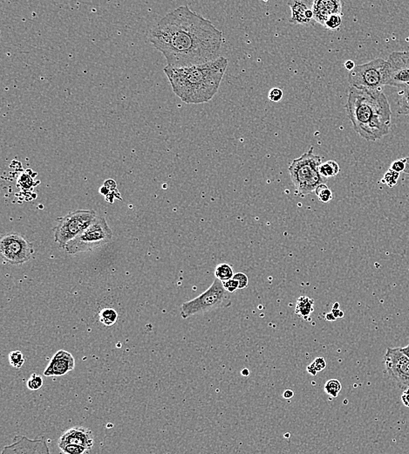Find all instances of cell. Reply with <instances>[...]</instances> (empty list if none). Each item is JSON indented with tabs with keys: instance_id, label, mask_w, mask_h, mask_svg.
<instances>
[{
	"instance_id": "f35d334b",
	"label": "cell",
	"mask_w": 409,
	"mask_h": 454,
	"mask_svg": "<svg viewBox=\"0 0 409 454\" xmlns=\"http://www.w3.org/2000/svg\"><path fill=\"white\" fill-rule=\"evenodd\" d=\"M325 319H326V321H328V322H333V321H335L336 320V318L334 317V315L332 314V313H331V314H326Z\"/></svg>"
},
{
	"instance_id": "3957f363",
	"label": "cell",
	"mask_w": 409,
	"mask_h": 454,
	"mask_svg": "<svg viewBox=\"0 0 409 454\" xmlns=\"http://www.w3.org/2000/svg\"><path fill=\"white\" fill-rule=\"evenodd\" d=\"M345 109L354 130L364 139L376 141L389 133L392 111L382 90L350 87Z\"/></svg>"
},
{
	"instance_id": "484cf974",
	"label": "cell",
	"mask_w": 409,
	"mask_h": 454,
	"mask_svg": "<svg viewBox=\"0 0 409 454\" xmlns=\"http://www.w3.org/2000/svg\"><path fill=\"white\" fill-rule=\"evenodd\" d=\"M43 383H44V380L40 375L32 374L31 377L29 378V380L27 381V388L32 392H36L42 387Z\"/></svg>"
},
{
	"instance_id": "9c48e42d",
	"label": "cell",
	"mask_w": 409,
	"mask_h": 454,
	"mask_svg": "<svg viewBox=\"0 0 409 454\" xmlns=\"http://www.w3.org/2000/svg\"><path fill=\"white\" fill-rule=\"evenodd\" d=\"M0 253L3 260L10 265L23 264L34 254L33 245L18 233L4 235L0 241Z\"/></svg>"
},
{
	"instance_id": "e575fe53",
	"label": "cell",
	"mask_w": 409,
	"mask_h": 454,
	"mask_svg": "<svg viewBox=\"0 0 409 454\" xmlns=\"http://www.w3.org/2000/svg\"><path fill=\"white\" fill-rule=\"evenodd\" d=\"M355 66L354 62H353L352 61H350V60H349V61H347L346 63H345V67H346V69L348 70L349 72H351V70L354 69Z\"/></svg>"
},
{
	"instance_id": "e0dca14e",
	"label": "cell",
	"mask_w": 409,
	"mask_h": 454,
	"mask_svg": "<svg viewBox=\"0 0 409 454\" xmlns=\"http://www.w3.org/2000/svg\"><path fill=\"white\" fill-rule=\"evenodd\" d=\"M314 310V301L307 296H301L297 299L295 313L304 320H308Z\"/></svg>"
},
{
	"instance_id": "d4e9b609",
	"label": "cell",
	"mask_w": 409,
	"mask_h": 454,
	"mask_svg": "<svg viewBox=\"0 0 409 454\" xmlns=\"http://www.w3.org/2000/svg\"><path fill=\"white\" fill-rule=\"evenodd\" d=\"M9 363L14 369H19L25 363V357L20 350H14L9 354Z\"/></svg>"
},
{
	"instance_id": "7c38bea8",
	"label": "cell",
	"mask_w": 409,
	"mask_h": 454,
	"mask_svg": "<svg viewBox=\"0 0 409 454\" xmlns=\"http://www.w3.org/2000/svg\"><path fill=\"white\" fill-rule=\"evenodd\" d=\"M1 454H51L47 441L41 439H31L26 436H16L13 442L4 447Z\"/></svg>"
},
{
	"instance_id": "ffe728a7",
	"label": "cell",
	"mask_w": 409,
	"mask_h": 454,
	"mask_svg": "<svg viewBox=\"0 0 409 454\" xmlns=\"http://www.w3.org/2000/svg\"><path fill=\"white\" fill-rule=\"evenodd\" d=\"M99 319L105 326H112L118 320V314L112 307H106L100 312Z\"/></svg>"
},
{
	"instance_id": "9a60e30c",
	"label": "cell",
	"mask_w": 409,
	"mask_h": 454,
	"mask_svg": "<svg viewBox=\"0 0 409 454\" xmlns=\"http://www.w3.org/2000/svg\"><path fill=\"white\" fill-rule=\"evenodd\" d=\"M344 3L340 0H315L313 11L314 21L324 27L326 20L332 15L342 16Z\"/></svg>"
},
{
	"instance_id": "f1b7e54d",
	"label": "cell",
	"mask_w": 409,
	"mask_h": 454,
	"mask_svg": "<svg viewBox=\"0 0 409 454\" xmlns=\"http://www.w3.org/2000/svg\"><path fill=\"white\" fill-rule=\"evenodd\" d=\"M342 24V18L340 15L330 16L324 24V28L329 30H338Z\"/></svg>"
},
{
	"instance_id": "60d3db41",
	"label": "cell",
	"mask_w": 409,
	"mask_h": 454,
	"mask_svg": "<svg viewBox=\"0 0 409 454\" xmlns=\"http://www.w3.org/2000/svg\"><path fill=\"white\" fill-rule=\"evenodd\" d=\"M241 374L243 375V377H248V376L250 375V371H249V369H243Z\"/></svg>"
},
{
	"instance_id": "ba28073f",
	"label": "cell",
	"mask_w": 409,
	"mask_h": 454,
	"mask_svg": "<svg viewBox=\"0 0 409 454\" xmlns=\"http://www.w3.org/2000/svg\"><path fill=\"white\" fill-rule=\"evenodd\" d=\"M386 61L378 58L362 65H358L348 74L351 87L361 90H382Z\"/></svg>"
},
{
	"instance_id": "b9f144b4",
	"label": "cell",
	"mask_w": 409,
	"mask_h": 454,
	"mask_svg": "<svg viewBox=\"0 0 409 454\" xmlns=\"http://www.w3.org/2000/svg\"><path fill=\"white\" fill-rule=\"evenodd\" d=\"M339 306H340V304H339V303H335V304H334V306H333V307H332V309H339Z\"/></svg>"
},
{
	"instance_id": "f546056e",
	"label": "cell",
	"mask_w": 409,
	"mask_h": 454,
	"mask_svg": "<svg viewBox=\"0 0 409 454\" xmlns=\"http://www.w3.org/2000/svg\"><path fill=\"white\" fill-rule=\"evenodd\" d=\"M223 285H224V288L226 289V291L229 292L230 294H233L237 289H239V284L237 282V280L234 279V278L229 279L227 281H224Z\"/></svg>"
},
{
	"instance_id": "8fae6325",
	"label": "cell",
	"mask_w": 409,
	"mask_h": 454,
	"mask_svg": "<svg viewBox=\"0 0 409 454\" xmlns=\"http://www.w3.org/2000/svg\"><path fill=\"white\" fill-rule=\"evenodd\" d=\"M386 372L404 392L409 389V358L401 350V348H387L384 357Z\"/></svg>"
},
{
	"instance_id": "5b68a950",
	"label": "cell",
	"mask_w": 409,
	"mask_h": 454,
	"mask_svg": "<svg viewBox=\"0 0 409 454\" xmlns=\"http://www.w3.org/2000/svg\"><path fill=\"white\" fill-rule=\"evenodd\" d=\"M231 304L230 293L226 291L223 282L216 279L211 286L197 298L182 303L181 315L182 318L187 319L196 314L229 307Z\"/></svg>"
},
{
	"instance_id": "1f68e13d",
	"label": "cell",
	"mask_w": 409,
	"mask_h": 454,
	"mask_svg": "<svg viewBox=\"0 0 409 454\" xmlns=\"http://www.w3.org/2000/svg\"><path fill=\"white\" fill-rule=\"evenodd\" d=\"M234 279L237 280V282L239 284V289H243V288H246L248 287V284H249V279H248V276L246 274H244L243 272H237L235 273L233 276Z\"/></svg>"
},
{
	"instance_id": "8d00e7d4",
	"label": "cell",
	"mask_w": 409,
	"mask_h": 454,
	"mask_svg": "<svg viewBox=\"0 0 409 454\" xmlns=\"http://www.w3.org/2000/svg\"><path fill=\"white\" fill-rule=\"evenodd\" d=\"M332 313L336 319L342 318L344 316V313L340 310V308L339 309H332Z\"/></svg>"
},
{
	"instance_id": "4fadbf2b",
	"label": "cell",
	"mask_w": 409,
	"mask_h": 454,
	"mask_svg": "<svg viewBox=\"0 0 409 454\" xmlns=\"http://www.w3.org/2000/svg\"><path fill=\"white\" fill-rule=\"evenodd\" d=\"M75 366V360L72 354L64 349L54 354L47 369L44 371L45 377H63L72 371Z\"/></svg>"
},
{
	"instance_id": "83f0119b",
	"label": "cell",
	"mask_w": 409,
	"mask_h": 454,
	"mask_svg": "<svg viewBox=\"0 0 409 454\" xmlns=\"http://www.w3.org/2000/svg\"><path fill=\"white\" fill-rule=\"evenodd\" d=\"M58 447L64 454H84L88 452L85 447L77 445H65Z\"/></svg>"
},
{
	"instance_id": "d6a6232c",
	"label": "cell",
	"mask_w": 409,
	"mask_h": 454,
	"mask_svg": "<svg viewBox=\"0 0 409 454\" xmlns=\"http://www.w3.org/2000/svg\"><path fill=\"white\" fill-rule=\"evenodd\" d=\"M390 170L395 171V172H398V173H401L402 171L404 172V170H405L404 159L396 160V161L393 162L392 164H391Z\"/></svg>"
},
{
	"instance_id": "74e56055",
	"label": "cell",
	"mask_w": 409,
	"mask_h": 454,
	"mask_svg": "<svg viewBox=\"0 0 409 454\" xmlns=\"http://www.w3.org/2000/svg\"><path fill=\"white\" fill-rule=\"evenodd\" d=\"M403 159H404V163H405V170H404V172H405V173H409V157L403 158Z\"/></svg>"
},
{
	"instance_id": "52a82bcc",
	"label": "cell",
	"mask_w": 409,
	"mask_h": 454,
	"mask_svg": "<svg viewBox=\"0 0 409 454\" xmlns=\"http://www.w3.org/2000/svg\"><path fill=\"white\" fill-rule=\"evenodd\" d=\"M95 217L96 212L93 210L70 212L58 219V225L54 228V241L64 248L67 243L85 231Z\"/></svg>"
},
{
	"instance_id": "4dcf8cb0",
	"label": "cell",
	"mask_w": 409,
	"mask_h": 454,
	"mask_svg": "<svg viewBox=\"0 0 409 454\" xmlns=\"http://www.w3.org/2000/svg\"><path fill=\"white\" fill-rule=\"evenodd\" d=\"M268 97H269V100L270 101H273V102H278L282 100L283 98V90L278 89V88H274V89H271L269 92V94H268Z\"/></svg>"
},
{
	"instance_id": "277c9868",
	"label": "cell",
	"mask_w": 409,
	"mask_h": 454,
	"mask_svg": "<svg viewBox=\"0 0 409 454\" xmlns=\"http://www.w3.org/2000/svg\"><path fill=\"white\" fill-rule=\"evenodd\" d=\"M321 163V156L313 153V147L291 163L288 171L298 195L305 196L312 193L317 187L325 183L327 179H324L320 173Z\"/></svg>"
},
{
	"instance_id": "8992f818",
	"label": "cell",
	"mask_w": 409,
	"mask_h": 454,
	"mask_svg": "<svg viewBox=\"0 0 409 454\" xmlns=\"http://www.w3.org/2000/svg\"><path fill=\"white\" fill-rule=\"evenodd\" d=\"M112 238V230L108 226L106 218L96 216L93 223L77 237L67 243L64 249L69 254L88 252L109 243Z\"/></svg>"
},
{
	"instance_id": "5bb4252c",
	"label": "cell",
	"mask_w": 409,
	"mask_h": 454,
	"mask_svg": "<svg viewBox=\"0 0 409 454\" xmlns=\"http://www.w3.org/2000/svg\"><path fill=\"white\" fill-rule=\"evenodd\" d=\"M93 431L85 427H73L65 431L58 439V447L65 445H77L90 451L93 447Z\"/></svg>"
},
{
	"instance_id": "ac0fdd59",
	"label": "cell",
	"mask_w": 409,
	"mask_h": 454,
	"mask_svg": "<svg viewBox=\"0 0 409 454\" xmlns=\"http://www.w3.org/2000/svg\"><path fill=\"white\" fill-rule=\"evenodd\" d=\"M340 165L334 160H329L322 163L320 167V173L325 179L334 178L340 173Z\"/></svg>"
},
{
	"instance_id": "cb8c5ba5",
	"label": "cell",
	"mask_w": 409,
	"mask_h": 454,
	"mask_svg": "<svg viewBox=\"0 0 409 454\" xmlns=\"http://www.w3.org/2000/svg\"><path fill=\"white\" fill-rule=\"evenodd\" d=\"M326 367V362L323 357H319L313 360L311 364L307 366V372L310 373L312 376H316L318 372L324 370Z\"/></svg>"
},
{
	"instance_id": "d6986e66",
	"label": "cell",
	"mask_w": 409,
	"mask_h": 454,
	"mask_svg": "<svg viewBox=\"0 0 409 454\" xmlns=\"http://www.w3.org/2000/svg\"><path fill=\"white\" fill-rule=\"evenodd\" d=\"M233 276H234V271L231 265L221 263V264L217 265L215 268V277L216 279H219L222 282L232 279Z\"/></svg>"
},
{
	"instance_id": "d590c367",
	"label": "cell",
	"mask_w": 409,
	"mask_h": 454,
	"mask_svg": "<svg viewBox=\"0 0 409 454\" xmlns=\"http://www.w3.org/2000/svg\"><path fill=\"white\" fill-rule=\"evenodd\" d=\"M293 396L294 392H292V390H286V391H285V392L283 393V396H284V398H286V399H291Z\"/></svg>"
},
{
	"instance_id": "7a4b0ae2",
	"label": "cell",
	"mask_w": 409,
	"mask_h": 454,
	"mask_svg": "<svg viewBox=\"0 0 409 454\" xmlns=\"http://www.w3.org/2000/svg\"><path fill=\"white\" fill-rule=\"evenodd\" d=\"M227 59L220 56L210 62L202 65L164 67L172 90L187 104H202L210 101L219 90L225 71Z\"/></svg>"
},
{
	"instance_id": "6da1fadb",
	"label": "cell",
	"mask_w": 409,
	"mask_h": 454,
	"mask_svg": "<svg viewBox=\"0 0 409 454\" xmlns=\"http://www.w3.org/2000/svg\"><path fill=\"white\" fill-rule=\"evenodd\" d=\"M148 41L173 67L202 65L220 57L223 32L210 20L181 5L151 28Z\"/></svg>"
},
{
	"instance_id": "ab89813d",
	"label": "cell",
	"mask_w": 409,
	"mask_h": 454,
	"mask_svg": "<svg viewBox=\"0 0 409 454\" xmlns=\"http://www.w3.org/2000/svg\"><path fill=\"white\" fill-rule=\"evenodd\" d=\"M401 350H402V352L405 354L406 356L409 358V345L406 346V347L401 348Z\"/></svg>"
},
{
	"instance_id": "4316f807",
	"label": "cell",
	"mask_w": 409,
	"mask_h": 454,
	"mask_svg": "<svg viewBox=\"0 0 409 454\" xmlns=\"http://www.w3.org/2000/svg\"><path fill=\"white\" fill-rule=\"evenodd\" d=\"M399 178H400V173L392 171V170H388V171H386V174L384 175V178L381 180V182L383 183H386V185L390 188H393L397 184Z\"/></svg>"
},
{
	"instance_id": "44dd1931",
	"label": "cell",
	"mask_w": 409,
	"mask_h": 454,
	"mask_svg": "<svg viewBox=\"0 0 409 454\" xmlns=\"http://www.w3.org/2000/svg\"><path fill=\"white\" fill-rule=\"evenodd\" d=\"M397 103L398 113L400 115H409V87L401 93Z\"/></svg>"
},
{
	"instance_id": "30bf717a",
	"label": "cell",
	"mask_w": 409,
	"mask_h": 454,
	"mask_svg": "<svg viewBox=\"0 0 409 454\" xmlns=\"http://www.w3.org/2000/svg\"><path fill=\"white\" fill-rule=\"evenodd\" d=\"M405 90L409 87V52H394L386 61L384 86Z\"/></svg>"
},
{
	"instance_id": "836d02e7",
	"label": "cell",
	"mask_w": 409,
	"mask_h": 454,
	"mask_svg": "<svg viewBox=\"0 0 409 454\" xmlns=\"http://www.w3.org/2000/svg\"><path fill=\"white\" fill-rule=\"evenodd\" d=\"M402 401L406 407L409 408V389L406 390L402 393Z\"/></svg>"
},
{
	"instance_id": "7402d4cb",
	"label": "cell",
	"mask_w": 409,
	"mask_h": 454,
	"mask_svg": "<svg viewBox=\"0 0 409 454\" xmlns=\"http://www.w3.org/2000/svg\"><path fill=\"white\" fill-rule=\"evenodd\" d=\"M341 389V383L337 379H330L325 383L324 386V392L332 398H336L339 396Z\"/></svg>"
},
{
	"instance_id": "603a6c76",
	"label": "cell",
	"mask_w": 409,
	"mask_h": 454,
	"mask_svg": "<svg viewBox=\"0 0 409 454\" xmlns=\"http://www.w3.org/2000/svg\"><path fill=\"white\" fill-rule=\"evenodd\" d=\"M314 192L321 203H329L332 200V191L325 183L317 187Z\"/></svg>"
},
{
	"instance_id": "2e32d148",
	"label": "cell",
	"mask_w": 409,
	"mask_h": 454,
	"mask_svg": "<svg viewBox=\"0 0 409 454\" xmlns=\"http://www.w3.org/2000/svg\"><path fill=\"white\" fill-rule=\"evenodd\" d=\"M309 1L291 0L288 5L292 11L290 22L296 25H309L314 21L313 5H309Z\"/></svg>"
}]
</instances>
